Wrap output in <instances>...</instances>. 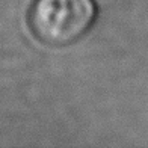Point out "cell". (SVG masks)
I'll use <instances>...</instances> for the list:
<instances>
[{
	"label": "cell",
	"mask_w": 148,
	"mask_h": 148,
	"mask_svg": "<svg viewBox=\"0 0 148 148\" xmlns=\"http://www.w3.org/2000/svg\"><path fill=\"white\" fill-rule=\"evenodd\" d=\"M95 18L94 0H33L29 9V27L42 44L66 47L82 39Z\"/></svg>",
	"instance_id": "obj_1"
}]
</instances>
